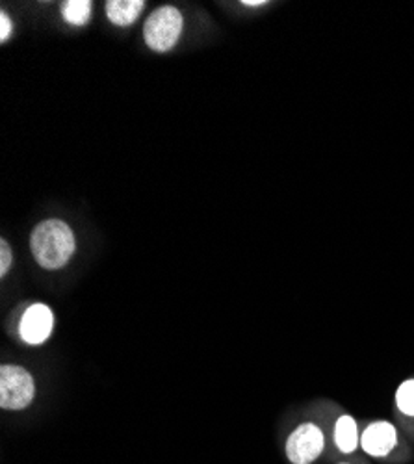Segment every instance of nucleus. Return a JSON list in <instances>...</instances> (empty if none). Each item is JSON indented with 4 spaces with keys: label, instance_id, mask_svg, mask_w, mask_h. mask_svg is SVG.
<instances>
[{
    "label": "nucleus",
    "instance_id": "1",
    "mask_svg": "<svg viewBox=\"0 0 414 464\" xmlns=\"http://www.w3.org/2000/svg\"><path fill=\"white\" fill-rule=\"evenodd\" d=\"M30 249L37 266H42L47 272H58L71 262L77 251V240L65 221L45 219L32 230Z\"/></svg>",
    "mask_w": 414,
    "mask_h": 464
},
{
    "label": "nucleus",
    "instance_id": "2",
    "mask_svg": "<svg viewBox=\"0 0 414 464\" xmlns=\"http://www.w3.org/2000/svg\"><path fill=\"white\" fill-rule=\"evenodd\" d=\"M361 453L383 464H407L414 457L410 442L389 420H370L361 425Z\"/></svg>",
    "mask_w": 414,
    "mask_h": 464
},
{
    "label": "nucleus",
    "instance_id": "3",
    "mask_svg": "<svg viewBox=\"0 0 414 464\" xmlns=\"http://www.w3.org/2000/svg\"><path fill=\"white\" fill-rule=\"evenodd\" d=\"M329 416L307 418L299 421L286 435L284 457L288 464H316L329 453Z\"/></svg>",
    "mask_w": 414,
    "mask_h": 464
},
{
    "label": "nucleus",
    "instance_id": "4",
    "mask_svg": "<svg viewBox=\"0 0 414 464\" xmlns=\"http://www.w3.org/2000/svg\"><path fill=\"white\" fill-rule=\"evenodd\" d=\"M35 400L34 375L19 364L0 366V409L6 412L26 411Z\"/></svg>",
    "mask_w": 414,
    "mask_h": 464
},
{
    "label": "nucleus",
    "instance_id": "5",
    "mask_svg": "<svg viewBox=\"0 0 414 464\" xmlns=\"http://www.w3.org/2000/svg\"><path fill=\"white\" fill-rule=\"evenodd\" d=\"M329 453L327 459L336 462L361 453V423L359 420L334 405L329 416Z\"/></svg>",
    "mask_w": 414,
    "mask_h": 464
},
{
    "label": "nucleus",
    "instance_id": "6",
    "mask_svg": "<svg viewBox=\"0 0 414 464\" xmlns=\"http://www.w3.org/2000/svg\"><path fill=\"white\" fill-rule=\"evenodd\" d=\"M182 14L175 6H162L155 10L143 26L145 44L157 53L173 49L182 34Z\"/></svg>",
    "mask_w": 414,
    "mask_h": 464
},
{
    "label": "nucleus",
    "instance_id": "7",
    "mask_svg": "<svg viewBox=\"0 0 414 464\" xmlns=\"http://www.w3.org/2000/svg\"><path fill=\"white\" fill-rule=\"evenodd\" d=\"M54 331V313L45 303H32L19 320V336L28 345H43Z\"/></svg>",
    "mask_w": 414,
    "mask_h": 464
},
{
    "label": "nucleus",
    "instance_id": "8",
    "mask_svg": "<svg viewBox=\"0 0 414 464\" xmlns=\"http://www.w3.org/2000/svg\"><path fill=\"white\" fill-rule=\"evenodd\" d=\"M394 414L405 439L414 444V377H407L394 392Z\"/></svg>",
    "mask_w": 414,
    "mask_h": 464
},
{
    "label": "nucleus",
    "instance_id": "9",
    "mask_svg": "<svg viewBox=\"0 0 414 464\" xmlns=\"http://www.w3.org/2000/svg\"><path fill=\"white\" fill-rule=\"evenodd\" d=\"M143 6V0H110L106 3V15L118 26H129L140 17Z\"/></svg>",
    "mask_w": 414,
    "mask_h": 464
},
{
    "label": "nucleus",
    "instance_id": "10",
    "mask_svg": "<svg viewBox=\"0 0 414 464\" xmlns=\"http://www.w3.org/2000/svg\"><path fill=\"white\" fill-rule=\"evenodd\" d=\"M62 14L67 23L82 26L88 23L90 14H91V3L90 0H69V3L63 5Z\"/></svg>",
    "mask_w": 414,
    "mask_h": 464
},
{
    "label": "nucleus",
    "instance_id": "11",
    "mask_svg": "<svg viewBox=\"0 0 414 464\" xmlns=\"http://www.w3.org/2000/svg\"><path fill=\"white\" fill-rule=\"evenodd\" d=\"M14 264V251L6 240L0 242V277H6L10 274V267Z\"/></svg>",
    "mask_w": 414,
    "mask_h": 464
},
{
    "label": "nucleus",
    "instance_id": "12",
    "mask_svg": "<svg viewBox=\"0 0 414 464\" xmlns=\"http://www.w3.org/2000/svg\"><path fill=\"white\" fill-rule=\"evenodd\" d=\"M10 35H12V21L6 15V12H3L0 14V42L6 44Z\"/></svg>",
    "mask_w": 414,
    "mask_h": 464
},
{
    "label": "nucleus",
    "instance_id": "13",
    "mask_svg": "<svg viewBox=\"0 0 414 464\" xmlns=\"http://www.w3.org/2000/svg\"><path fill=\"white\" fill-rule=\"evenodd\" d=\"M334 464H371V460L366 455H355V457H350V459L336 460Z\"/></svg>",
    "mask_w": 414,
    "mask_h": 464
},
{
    "label": "nucleus",
    "instance_id": "14",
    "mask_svg": "<svg viewBox=\"0 0 414 464\" xmlns=\"http://www.w3.org/2000/svg\"><path fill=\"white\" fill-rule=\"evenodd\" d=\"M242 5H244V6H251V8H256V6H266V0H244Z\"/></svg>",
    "mask_w": 414,
    "mask_h": 464
}]
</instances>
